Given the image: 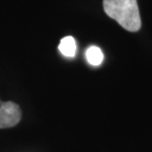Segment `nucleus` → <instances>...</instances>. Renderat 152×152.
<instances>
[{"mask_svg": "<svg viewBox=\"0 0 152 152\" xmlns=\"http://www.w3.org/2000/svg\"><path fill=\"white\" fill-rule=\"evenodd\" d=\"M106 14L115 20L124 29L137 32L141 27V19L136 0H103Z\"/></svg>", "mask_w": 152, "mask_h": 152, "instance_id": "obj_1", "label": "nucleus"}, {"mask_svg": "<svg viewBox=\"0 0 152 152\" xmlns=\"http://www.w3.org/2000/svg\"><path fill=\"white\" fill-rule=\"evenodd\" d=\"M58 50L66 57H73L76 53V42L73 37L67 36L61 39Z\"/></svg>", "mask_w": 152, "mask_h": 152, "instance_id": "obj_3", "label": "nucleus"}, {"mask_svg": "<svg viewBox=\"0 0 152 152\" xmlns=\"http://www.w3.org/2000/svg\"><path fill=\"white\" fill-rule=\"evenodd\" d=\"M0 103H1V101H0Z\"/></svg>", "mask_w": 152, "mask_h": 152, "instance_id": "obj_5", "label": "nucleus"}, {"mask_svg": "<svg viewBox=\"0 0 152 152\" xmlns=\"http://www.w3.org/2000/svg\"><path fill=\"white\" fill-rule=\"evenodd\" d=\"M85 56H86L87 61L93 66L100 65L104 60V54H103L101 48L95 47V45L88 48L86 53H85Z\"/></svg>", "mask_w": 152, "mask_h": 152, "instance_id": "obj_4", "label": "nucleus"}, {"mask_svg": "<svg viewBox=\"0 0 152 152\" xmlns=\"http://www.w3.org/2000/svg\"><path fill=\"white\" fill-rule=\"evenodd\" d=\"M22 112L14 102L0 103V129L15 126L21 121Z\"/></svg>", "mask_w": 152, "mask_h": 152, "instance_id": "obj_2", "label": "nucleus"}]
</instances>
